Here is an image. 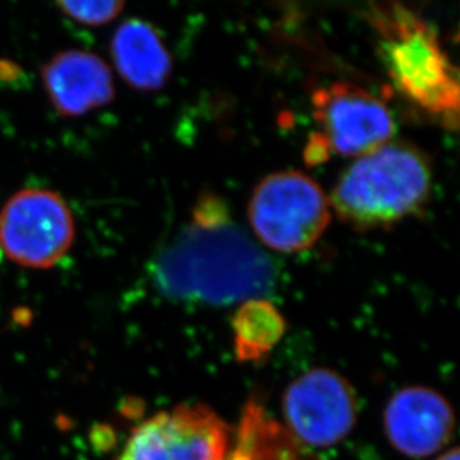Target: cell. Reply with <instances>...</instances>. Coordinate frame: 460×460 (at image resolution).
Instances as JSON below:
<instances>
[{
  "instance_id": "obj_10",
  "label": "cell",
  "mask_w": 460,
  "mask_h": 460,
  "mask_svg": "<svg viewBox=\"0 0 460 460\" xmlns=\"http://www.w3.org/2000/svg\"><path fill=\"white\" fill-rule=\"evenodd\" d=\"M40 81L52 109L63 118L85 117L115 99L112 70L85 49L54 54L40 67Z\"/></svg>"
},
{
  "instance_id": "obj_13",
  "label": "cell",
  "mask_w": 460,
  "mask_h": 460,
  "mask_svg": "<svg viewBox=\"0 0 460 460\" xmlns=\"http://www.w3.org/2000/svg\"><path fill=\"white\" fill-rule=\"evenodd\" d=\"M287 321L279 308L265 298L243 301L233 317L237 359L258 362L264 359L282 340Z\"/></svg>"
},
{
  "instance_id": "obj_14",
  "label": "cell",
  "mask_w": 460,
  "mask_h": 460,
  "mask_svg": "<svg viewBox=\"0 0 460 460\" xmlns=\"http://www.w3.org/2000/svg\"><path fill=\"white\" fill-rule=\"evenodd\" d=\"M57 9L70 22L85 27H102L119 17L126 4L121 0L93 2H57Z\"/></svg>"
},
{
  "instance_id": "obj_7",
  "label": "cell",
  "mask_w": 460,
  "mask_h": 460,
  "mask_svg": "<svg viewBox=\"0 0 460 460\" xmlns=\"http://www.w3.org/2000/svg\"><path fill=\"white\" fill-rule=\"evenodd\" d=\"M288 432L312 447H332L352 432L358 419L350 383L332 369L314 368L287 387L282 401Z\"/></svg>"
},
{
  "instance_id": "obj_12",
  "label": "cell",
  "mask_w": 460,
  "mask_h": 460,
  "mask_svg": "<svg viewBox=\"0 0 460 460\" xmlns=\"http://www.w3.org/2000/svg\"><path fill=\"white\" fill-rule=\"evenodd\" d=\"M224 460H317L262 407L248 404Z\"/></svg>"
},
{
  "instance_id": "obj_3",
  "label": "cell",
  "mask_w": 460,
  "mask_h": 460,
  "mask_svg": "<svg viewBox=\"0 0 460 460\" xmlns=\"http://www.w3.org/2000/svg\"><path fill=\"white\" fill-rule=\"evenodd\" d=\"M432 185L429 156L411 142L392 139L344 170L331 194V210L358 231L387 228L423 212Z\"/></svg>"
},
{
  "instance_id": "obj_11",
  "label": "cell",
  "mask_w": 460,
  "mask_h": 460,
  "mask_svg": "<svg viewBox=\"0 0 460 460\" xmlns=\"http://www.w3.org/2000/svg\"><path fill=\"white\" fill-rule=\"evenodd\" d=\"M111 58L119 78L137 92H158L169 83L173 58L153 24L130 18L111 40Z\"/></svg>"
},
{
  "instance_id": "obj_5",
  "label": "cell",
  "mask_w": 460,
  "mask_h": 460,
  "mask_svg": "<svg viewBox=\"0 0 460 460\" xmlns=\"http://www.w3.org/2000/svg\"><path fill=\"white\" fill-rule=\"evenodd\" d=\"M75 239L72 208L65 197L49 188H22L0 208V251L20 267H56Z\"/></svg>"
},
{
  "instance_id": "obj_9",
  "label": "cell",
  "mask_w": 460,
  "mask_h": 460,
  "mask_svg": "<svg viewBox=\"0 0 460 460\" xmlns=\"http://www.w3.org/2000/svg\"><path fill=\"white\" fill-rule=\"evenodd\" d=\"M389 443L405 456L420 459L447 446L455 430V412L441 394L423 386L396 392L385 410Z\"/></svg>"
},
{
  "instance_id": "obj_15",
  "label": "cell",
  "mask_w": 460,
  "mask_h": 460,
  "mask_svg": "<svg viewBox=\"0 0 460 460\" xmlns=\"http://www.w3.org/2000/svg\"><path fill=\"white\" fill-rule=\"evenodd\" d=\"M459 450L457 448H452L450 452L444 453L437 460H459Z\"/></svg>"
},
{
  "instance_id": "obj_6",
  "label": "cell",
  "mask_w": 460,
  "mask_h": 460,
  "mask_svg": "<svg viewBox=\"0 0 460 460\" xmlns=\"http://www.w3.org/2000/svg\"><path fill=\"white\" fill-rule=\"evenodd\" d=\"M233 435L206 405H178L133 428L117 460H224Z\"/></svg>"
},
{
  "instance_id": "obj_2",
  "label": "cell",
  "mask_w": 460,
  "mask_h": 460,
  "mask_svg": "<svg viewBox=\"0 0 460 460\" xmlns=\"http://www.w3.org/2000/svg\"><path fill=\"white\" fill-rule=\"evenodd\" d=\"M367 20L378 58L398 94L450 131L459 127V75L438 33L420 13L396 2L369 4Z\"/></svg>"
},
{
  "instance_id": "obj_1",
  "label": "cell",
  "mask_w": 460,
  "mask_h": 460,
  "mask_svg": "<svg viewBox=\"0 0 460 460\" xmlns=\"http://www.w3.org/2000/svg\"><path fill=\"white\" fill-rule=\"evenodd\" d=\"M154 278L172 298L228 305L267 296L276 283V267L228 215L192 219L161 253Z\"/></svg>"
},
{
  "instance_id": "obj_4",
  "label": "cell",
  "mask_w": 460,
  "mask_h": 460,
  "mask_svg": "<svg viewBox=\"0 0 460 460\" xmlns=\"http://www.w3.org/2000/svg\"><path fill=\"white\" fill-rule=\"evenodd\" d=\"M248 217L253 233L267 248L282 253L303 252L330 226V199L303 172H276L256 185Z\"/></svg>"
},
{
  "instance_id": "obj_8",
  "label": "cell",
  "mask_w": 460,
  "mask_h": 460,
  "mask_svg": "<svg viewBox=\"0 0 460 460\" xmlns=\"http://www.w3.org/2000/svg\"><path fill=\"white\" fill-rule=\"evenodd\" d=\"M314 121L330 153L365 155L391 142L395 119L387 104L355 84L334 83L312 94Z\"/></svg>"
}]
</instances>
